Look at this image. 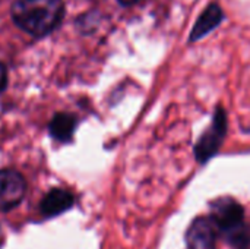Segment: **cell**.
Instances as JSON below:
<instances>
[{"label": "cell", "instance_id": "52a82bcc", "mask_svg": "<svg viewBox=\"0 0 250 249\" xmlns=\"http://www.w3.org/2000/svg\"><path fill=\"white\" fill-rule=\"evenodd\" d=\"M75 204V197L72 192L54 188L45 194V197L40 203V211L44 217H56L63 214L64 211L70 210Z\"/></svg>", "mask_w": 250, "mask_h": 249}, {"label": "cell", "instance_id": "6da1fadb", "mask_svg": "<svg viewBox=\"0 0 250 249\" xmlns=\"http://www.w3.org/2000/svg\"><path fill=\"white\" fill-rule=\"evenodd\" d=\"M64 15L63 0H15L13 22L32 37H45L53 32Z\"/></svg>", "mask_w": 250, "mask_h": 249}, {"label": "cell", "instance_id": "3957f363", "mask_svg": "<svg viewBox=\"0 0 250 249\" xmlns=\"http://www.w3.org/2000/svg\"><path fill=\"white\" fill-rule=\"evenodd\" d=\"M227 128H229L227 113L221 106H218L212 114V120L209 126L202 132L193 148L195 158L199 164H207L212 157L218 154L227 136Z\"/></svg>", "mask_w": 250, "mask_h": 249}, {"label": "cell", "instance_id": "ba28073f", "mask_svg": "<svg viewBox=\"0 0 250 249\" xmlns=\"http://www.w3.org/2000/svg\"><path fill=\"white\" fill-rule=\"evenodd\" d=\"M78 120L73 114L70 113H57L53 116L50 125H48V131L50 135L60 141V142H69L75 134Z\"/></svg>", "mask_w": 250, "mask_h": 249}, {"label": "cell", "instance_id": "5b68a950", "mask_svg": "<svg viewBox=\"0 0 250 249\" xmlns=\"http://www.w3.org/2000/svg\"><path fill=\"white\" fill-rule=\"evenodd\" d=\"M188 249H215L217 227L209 217H196L186 232Z\"/></svg>", "mask_w": 250, "mask_h": 249}, {"label": "cell", "instance_id": "9c48e42d", "mask_svg": "<svg viewBox=\"0 0 250 249\" xmlns=\"http://www.w3.org/2000/svg\"><path fill=\"white\" fill-rule=\"evenodd\" d=\"M7 85V70L6 66L0 62V92L6 88Z\"/></svg>", "mask_w": 250, "mask_h": 249}, {"label": "cell", "instance_id": "277c9868", "mask_svg": "<svg viewBox=\"0 0 250 249\" xmlns=\"http://www.w3.org/2000/svg\"><path fill=\"white\" fill-rule=\"evenodd\" d=\"M26 194L25 178L12 169L0 170V213L10 211L21 204Z\"/></svg>", "mask_w": 250, "mask_h": 249}, {"label": "cell", "instance_id": "30bf717a", "mask_svg": "<svg viewBox=\"0 0 250 249\" xmlns=\"http://www.w3.org/2000/svg\"><path fill=\"white\" fill-rule=\"evenodd\" d=\"M141 0H119V3L122 4V6H126V7H129V6H133V4H136V3H139Z\"/></svg>", "mask_w": 250, "mask_h": 249}, {"label": "cell", "instance_id": "8992f818", "mask_svg": "<svg viewBox=\"0 0 250 249\" xmlns=\"http://www.w3.org/2000/svg\"><path fill=\"white\" fill-rule=\"evenodd\" d=\"M224 19H226V15H224L221 6L217 1L209 3L204 9V12L199 15V18L196 19V22L190 31L189 43H196V41L205 38L209 32L217 29Z\"/></svg>", "mask_w": 250, "mask_h": 249}, {"label": "cell", "instance_id": "7a4b0ae2", "mask_svg": "<svg viewBox=\"0 0 250 249\" xmlns=\"http://www.w3.org/2000/svg\"><path fill=\"white\" fill-rule=\"evenodd\" d=\"M209 219L231 248H250V229L245 223V210L234 198L215 200L211 204Z\"/></svg>", "mask_w": 250, "mask_h": 249}]
</instances>
